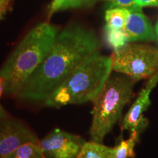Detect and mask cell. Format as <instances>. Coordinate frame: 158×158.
Here are the masks:
<instances>
[{
    "label": "cell",
    "mask_w": 158,
    "mask_h": 158,
    "mask_svg": "<svg viewBox=\"0 0 158 158\" xmlns=\"http://www.w3.org/2000/svg\"><path fill=\"white\" fill-rule=\"evenodd\" d=\"M112 70L126 75L135 82L158 72V48L149 45L130 43L114 51Z\"/></svg>",
    "instance_id": "5"
},
{
    "label": "cell",
    "mask_w": 158,
    "mask_h": 158,
    "mask_svg": "<svg viewBox=\"0 0 158 158\" xmlns=\"http://www.w3.org/2000/svg\"><path fill=\"white\" fill-rule=\"evenodd\" d=\"M135 5V0H107L106 7L108 9L114 8V7L130 8Z\"/></svg>",
    "instance_id": "16"
},
{
    "label": "cell",
    "mask_w": 158,
    "mask_h": 158,
    "mask_svg": "<svg viewBox=\"0 0 158 158\" xmlns=\"http://www.w3.org/2000/svg\"><path fill=\"white\" fill-rule=\"evenodd\" d=\"M130 10L124 7H114L107 9L105 14L107 25L114 29H124Z\"/></svg>",
    "instance_id": "13"
},
{
    "label": "cell",
    "mask_w": 158,
    "mask_h": 158,
    "mask_svg": "<svg viewBox=\"0 0 158 158\" xmlns=\"http://www.w3.org/2000/svg\"><path fill=\"white\" fill-rule=\"evenodd\" d=\"M139 132L134 130L130 133V137L127 140L121 139L114 147L115 158H134L135 157V146L138 141Z\"/></svg>",
    "instance_id": "12"
},
{
    "label": "cell",
    "mask_w": 158,
    "mask_h": 158,
    "mask_svg": "<svg viewBox=\"0 0 158 158\" xmlns=\"http://www.w3.org/2000/svg\"><path fill=\"white\" fill-rule=\"evenodd\" d=\"M10 0H0V7L2 6L8 5Z\"/></svg>",
    "instance_id": "21"
},
{
    "label": "cell",
    "mask_w": 158,
    "mask_h": 158,
    "mask_svg": "<svg viewBox=\"0 0 158 158\" xmlns=\"http://www.w3.org/2000/svg\"><path fill=\"white\" fill-rule=\"evenodd\" d=\"M5 87H6L5 80L4 79L3 77L0 76V99H1V97L2 95V94L5 92Z\"/></svg>",
    "instance_id": "18"
},
{
    "label": "cell",
    "mask_w": 158,
    "mask_h": 158,
    "mask_svg": "<svg viewBox=\"0 0 158 158\" xmlns=\"http://www.w3.org/2000/svg\"><path fill=\"white\" fill-rule=\"evenodd\" d=\"M76 158H115V150L102 143L85 142Z\"/></svg>",
    "instance_id": "10"
},
{
    "label": "cell",
    "mask_w": 158,
    "mask_h": 158,
    "mask_svg": "<svg viewBox=\"0 0 158 158\" xmlns=\"http://www.w3.org/2000/svg\"><path fill=\"white\" fill-rule=\"evenodd\" d=\"M31 141H38V139L21 121L6 118L0 122V158H7L20 146Z\"/></svg>",
    "instance_id": "7"
},
{
    "label": "cell",
    "mask_w": 158,
    "mask_h": 158,
    "mask_svg": "<svg viewBox=\"0 0 158 158\" xmlns=\"http://www.w3.org/2000/svg\"><path fill=\"white\" fill-rule=\"evenodd\" d=\"M7 8H8V5L0 7V21L4 19V17H5L6 13L7 11Z\"/></svg>",
    "instance_id": "19"
},
{
    "label": "cell",
    "mask_w": 158,
    "mask_h": 158,
    "mask_svg": "<svg viewBox=\"0 0 158 158\" xmlns=\"http://www.w3.org/2000/svg\"><path fill=\"white\" fill-rule=\"evenodd\" d=\"M135 5L139 7H158V0H135Z\"/></svg>",
    "instance_id": "17"
},
{
    "label": "cell",
    "mask_w": 158,
    "mask_h": 158,
    "mask_svg": "<svg viewBox=\"0 0 158 158\" xmlns=\"http://www.w3.org/2000/svg\"><path fill=\"white\" fill-rule=\"evenodd\" d=\"M100 42L93 31L73 24L57 34L48 55L15 98L44 102L56 88L88 58L99 51Z\"/></svg>",
    "instance_id": "1"
},
{
    "label": "cell",
    "mask_w": 158,
    "mask_h": 158,
    "mask_svg": "<svg viewBox=\"0 0 158 158\" xmlns=\"http://www.w3.org/2000/svg\"><path fill=\"white\" fill-rule=\"evenodd\" d=\"M155 33H156V36H157V40H158V21L155 27Z\"/></svg>",
    "instance_id": "22"
},
{
    "label": "cell",
    "mask_w": 158,
    "mask_h": 158,
    "mask_svg": "<svg viewBox=\"0 0 158 158\" xmlns=\"http://www.w3.org/2000/svg\"><path fill=\"white\" fill-rule=\"evenodd\" d=\"M135 81L126 75L110 76L94 99L89 130L91 141L102 143L122 117L124 106L133 97Z\"/></svg>",
    "instance_id": "4"
},
{
    "label": "cell",
    "mask_w": 158,
    "mask_h": 158,
    "mask_svg": "<svg viewBox=\"0 0 158 158\" xmlns=\"http://www.w3.org/2000/svg\"><path fill=\"white\" fill-rule=\"evenodd\" d=\"M106 40L114 51L130 43L129 37L124 29H114L106 24L104 29Z\"/></svg>",
    "instance_id": "11"
},
{
    "label": "cell",
    "mask_w": 158,
    "mask_h": 158,
    "mask_svg": "<svg viewBox=\"0 0 158 158\" xmlns=\"http://www.w3.org/2000/svg\"><path fill=\"white\" fill-rule=\"evenodd\" d=\"M95 0H54L49 7L48 19L56 12L70 8H78L92 5Z\"/></svg>",
    "instance_id": "15"
},
{
    "label": "cell",
    "mask_w": 158,
    "mask_h": 158,
    "mask_svg": "<svg viewBox=\"0 0 158 158\" xmlns=\"http://www.w3.org/2000/svg\"><path fill=\"white\" fill-rule=\"evenodd\" d=\"M157 83L158 72L150 77L147 85L142 89L135 102L124 116L122 124V130H129L130 133L134 130H137L140 133L141 130H143L147 127L148 120L143 116V113L151 105L149 99L150 93Z\"/></svg>",
    "instance_id": "8"
},
{
    "label": "cell",
    "mask_w": 158,
    "mask_h": 158,
    "mask_svg": "<svg viewBox=\"0 0 158 158\" xmlns=\"http://www.w3.org/2000/svg\"><path fill=\"white\" fill-rule=\"evenodd\" d=\"M7 112L5 111V110L4 109L2 106L0 105V122H2V120L5 119V118H7Z\"/></svg>",
    "instance_id": "20"
},
{
    "label": "cell",
    "mask_w": 158,
    "mask_h": 158,
    "mask_svg": "<svg viewBox=\"0 0 158 158\" xmlns=\"http://www.w3.org/2000/svg\"><path fill=\"white\" fill-rule=\"evenodd\" d=\"M7 158H45V156L38 141L22 144Z\"/></svg>",
    "instance_id": "14"
},
{
    "label": "cell",
    "mask_w": 158,
    "mask_h": 158,
    "mask_svg": "<svg viewBox=\"0 0 158 158\" xmlns=\"http://www.w3.org/2000/svg\"><path fill=\"white\" fill-rule=\"evenodd\" d=\"M57 34L55 26L43 22L26 35L0 69V76L5 80L6 94L17 96L25 82L48 55Z\"/></svg>",
    "instance_id": "2"
},
{
    "label": "cell",
    "mask_w": 158,
    "mask_h": 158,
    "mask_svg": "<svg viewBox=\"0 0 158 158\" xmlns=\"http://www.w3.org/2000/svg\"><path fill=\"white\" fill-rule=\"evenodd\" d=\"M112 70L110 56L97 51L59 84L44 105L60 108L67 105L93 102L100 94Z\"/></svg>",
    "instance_id": "3"
},
{
    "label": "cell",
    "mask_w": 158,
    "mask_h": 158,
    "mask_svg": "<svg viewBox=\"0 0 158 158\" xmlns=\"http://www.w3.org/2000/svg\"><path fill=\"white\" fill-rule=\"evenodd\" d=\"M85 142L81 136L56 128L39 143L45 158H76Z\"/></svg>",
    "instance_id": "6"
},
{
    "label": "cell",
    "mask_w": 158,
    "mask_h": 158,
    "mask_svg": "<svg viewBox=\"0 0 158 158\" xmlns=\"http://www.w3.org/2000/svg\"><path fill=\"white\" fill-rule=\"evenodd\" d=\"M130 10L124 29L129 37L130 43L140 40H155V30L142 12L141 7L135 5Z\"/></svg>",
    "instance_id": "9"
}]
</instances>
